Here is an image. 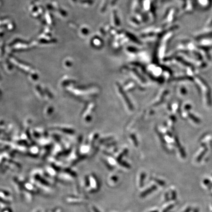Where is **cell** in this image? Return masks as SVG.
<instances>
[{
	"instance_id": "30bf717a",
	"label": "cell",
	"mask_w": 212,
	"mask_h": 212,
	"mask_svg": "<svg viewBox=\"0 0 212 212\" xmlns=\"http://www.w3.org/2000/svg\"><path fill=\"white\" fill-rule=\"evenodd\" d=\"M93 210L95 212H100L97 208H95V207H93Z\"/></svg>"
},
{
	"instance_id": "5b68a950",
	"label": "cell",
	"mask_w": 212,
	"mask_h": 212,
	"mask_svg": "<svg viewBox=\"0 0 212 212\" xmlns=\"http://www.w3.org/2000/svg\"><path fill=\"white\" fill-rule=\"evenodd\" d=\"M174 207V205H170V206H168L167 208H166V209H165L164 210H163V212H168V211H169V210H171L172 208H173V207Z\"/></svg>"
},
{
	"instance_id": "ba28073f",
	"label": "cell",
	"mask_w": 212,
	"mask_h": 212,
	"mask_svg": "<svg viewBox=\"0 0 212 212\" xmlns=\"http://www.w3.org/2000/svg\"><path fill=\"white\" fill-rule=\"evenodd\" d=\"M172 198L174 200L176 199V193L175 192V191H173L172 192Z\"/></svg>"
},
{
	"instance_id": "9c48e42d",
	"label": "cell",
	"mask_w": 212,
	"mask_h": 212,
	"mask_svg": "<svg viewBox=\"0 0 212 212\" xmlns=\"http://www.w3.org/2000/svg\"><path fill=\"white\" fill-rule=\"evenodd\" d=\"M191 208H190V207H189V208H187V209L186 210H185V211L183 212H190V211H191Z\"/></svg>"
},
{
	"instance_id": "3957f363",
	"label": "cell",
	"mask_w": 212,
	"mask_h": 212,
	"mask_svg": "<svg viewBox=\"0 0 212 212\" xmlns=\"http://www.w3.org/2000/svg\"><path fill=\"white\" fill-rule=\"evenodd\" d=\"M189 115L191 119H192L194 122H195V123H198L200 122H199L200 121H199V119L197 118H196L195 116H194V115Z\"/></svg>"
},
{
	"instance_id": "6da1fadb",
	"label": "cell",
	"mask_w": 212,
	"mask_h": 212,
	"mask_svg": "<svg viewBox=\"0 0 212 212\" xmlns=\"http://www.w3.org/2000/svg\"><path fill=\"white\" fill-rule=\"evenodd\" d=\"M157 189V187L156 186H153L151 188H149L148 189H147L144 192H143L141 195V197H144L146 195L151 194V192H153L154 191H155Z\"/></svg>"
},
{
	"instance_id": "277c9868",
	"label": "cell",
	"mask_w": 212,
	"mask_h": 212,
	"mask_svg": "<svg viewBox=\"0 0 212 212\" xmlns=\"http://www.w3.org/2000/svg\"><path fill=\"white\" fill-rule=\"evenodd\" d=\"M155 180L156 182H157L160 186H164L165 185V182H163V181L158 180V179H155Z\"/></svg>"
},
{
	"instance_id": "8fae6325",
	"label": "cell",
	"mask_w": 212,
	"mask_h": 212,
	"mask_svg": "<svg viewBox=\"0 0 212 212\" xmlns=\"http://www.w3.org/2000/svg\"><path fill=\"white\" fill-rule=\"evenodd\" d=\"M112 179H113V180L116 181L118 180V177H117L113 176L112 177Z\"/></svg>"
},
{
	"instance_id": "7a4b0ae2",
	"label": "cell",
	"mask_w": 212,
	"mask_h": 212,
	"mask_svg": "<svg viewBox=\"0 0 212 212\" xmlns=\"http://www.w3.org/2000/svg\"><path fill=\"white\" fill-rule=\"evenodd\" d=\"M145 177V174L144 173H142L141 174V179H140V186L142 187L143 185V181Z\"/></svg>"
},
{
	"instance_id": "7c38bea8",
	"label": "cell",
	"mask_w": 212,
	"mask_h": 212,
	"mask_svg": "<svg viewBox=\"0 0 212 212\" xmlns=\"http://www.w3.org/2000/svg\"><path fill=\"white\" fill-rule=\"evenodd\" d=\"M198 212V210L197 209H196L195 210V212Z\"/></svg>"
},
{
	"instance_id": "8992f818",
	"label": "cell",
	"mask_w": 212,
	"mask_h": 212,
	"mask_svg": "<svg viewBox=\"0 0 212 212\" xmlns=\"http://www.w3.org/2000/svg\"><path fill=\"white\" fill-rule=\"evenodd\" d=\"M205 152H206V151H203V152H202V154H201L200 155H199V156H198V157L197 159V162H199L200 160L202 159V157H203V156L205 154Z\"/></svg>"
},
{
	"instance_id": "52a82bcc",
	"label": "cell",
	"mask_w": 212,
	"mask_h": 212,
	"mask_svg": "<svg viewBox=\"0 0 212 212\" xmlns=\"http://www.w3.org/2000/svg\"><path fill=\"white\" fill-rule=\"evenodd\" d=\"M121 166H124V167H126V168H130V165H128V163H125V162H121Z\"/></svg>"
}]
</instances>
